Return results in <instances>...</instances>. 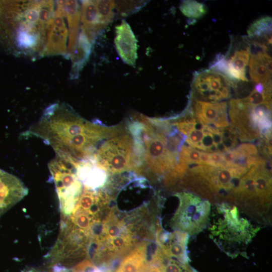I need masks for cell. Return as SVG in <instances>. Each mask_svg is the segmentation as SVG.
Here are the masks:
<instances>
[{"label": "cell", "mask_w": 272, "mask_h": 272, "mask_svg": "<svg viewBox=\"0 0 272 272\" xmlns=\"http://www.w3.org/2000/svg\"><path fill=\"white\" fill-rule=\"evenodd\" d=\"M210 236L227 254H238L245 250L260 228L242 217L238 208L222 202L211 210Z\"/></svg>", "instance_id": "cell-1"}, {"label": "cell", "mask_w": 272, "mask_h": 272, "mask_svg": "<svg viewBox=\"0 0 272 272\" xmlns=\"http://www.w3.org/2000/svg\"><path fill=\"white\" fill-rule=\"evenodd\" d=\"M144 272H162L160 268L156 266H147Z\"/></svg>", "instance_id": "cell-24"}, {"label": "cell", "mask_w": 272, "mask_h": 272, "mask_svg": "<svg viewBox=\"0 0 272 272\" xmlns=\"http://www.w3.org/2000/svg\"><path fill=\"white\" fill-rule=\"evenodd\" d=\"M2 6L0 5V10H1V9L2 8Z\"/></svg>", "instance_id": "cell-25"}, {"label": "cell", "mask_w": 272, "mask_h": 272, "mask_svg": "<svg viewBox=\"0 0 272 272\" xmlns=\"http://www.w3.org/2000/svg\"><path fill=\"white\" fill-rule=\"evenodd\" d=\"M250 57L249 48L236 51L228 60L221 58L213 65L216 71L225 75L229 79L247 81L246 66Z\"/></svg>", "instance_id": "cell-10"}, {"label": "cell", "mask_w": 272, "mask_h": 272, "mask_svg": "<svg viewBox=\"0 0 272 272\" xmlns=\"http://www.w3.org/2000/svg\"><path fill=\"white\" fill-rule=\"evenodd\" d=\"M249 65V75L253 82L263 84L271 83V58L266 52L252 54Z\"/></svg>", "instance_id": "cell-12"}, {"label": "cell", "mask_w": 272, "mask_h": 272, "mask_svg": "<svg viewBox=\"0 0 272 272\" xmlns=\"http://www.w3.org/2000/svg\"><path fill=\"white\" fill-rule=\"evenodd\" d=\"M119 133L99 145L94 154L97 165L111 174L135 168L141 160L132 137L127 133Z\"/></svg>", "instance_id": "cell-3"}, {"label": "cell", "mask_w": 272, "mask_h": 272, "mask_svg": "<svg viewBox=\"0 0 272 272\" xmlns=\"http://www.w3.org/2000/svg\"><path fill=\"white\" fill-rule=\"evenodd\" d=\"M114 43L116 51L127 64L134 67L137 59V40L127 22L123 20L115 27Z\"/></svg>", "instance_id": "cell-7"}, {"label": "cell", "mask_w": 272, "mask_h": 272, "mask_svg": "<svg viewBox=\"0 0 272 272\" xmlns=\"http://www.w3.org/2000/svg\"><path fill=\"white\" fill-rule=\"evenodd\" d=\"M207 130V125L206 124L202 130L193 129L187 135L186 138V142L192 148L200 143L202 140Z\"/></svg>", "instance_id": "cell-22"}, {"label": "cell", "mask_w": 272, "mask_h": 272, "mask_svg": "<svg viewBox=\"0 0 272 272\" xmlns=\"http://www.w3.org/2000/svg\"><path fill=\"white\" fill-rule=\"evenodd\" d=\"M139 124L137 144L143 150L144 159L148 168L153 173L162 174L170 171L178 163L179 149L166 138L163 131L156 129L150 119L142 117Z\"/></svg>", "instance_id": "cell-2"}, {"label": "cell", "mask_w": 272, "mask_h": 272, "mask_svg": "<svg viewBox=\"0 0 272 272\" xmlns=\"http://www.w3.org/2000/svg\"><path fill=\"white\" fill-rule=\"evenodd\" d=\"M146 257V248L140 245L124 258L116 272H144L147 267Z\"/></svg>", "instance_id": "cell-15"}, {"label": "cell", "mask_w": 272, "mask_h": 272, "mask_svg": "<svg viewBox=\"0 0 272 272\" xmlns=\"http://www.w3.org/2000/svg\"><path fill=\"white\" fill-rule=\"evenodd\" d=\"M62 10L58 7L54 20L49 26V34L45 53L46 54L65 52L67 30L65 25Z\"/></svg>", "instance_id": "cell-11"}, {"label": "cell", "mask_w": 272, "mask_h": 272, "mask_svg": "<svg viewBox=\"0 0 272 272\" xmlns=\"http://www.w3.org/2000/svg\"><path fill=\"white\" fill-rule=\"evenodd\" d=\"M101 24L105 28L114 18L115 3L113 1H95Z\"/></svg>", "instance_id": "cell-20"}, {"label": "cell", "mask_w": 272, "mask_h": 272, "mask_svg": "<svg viewBox=\"0 0 272 272\" xmlns=\"http://www.w3.org/2000/svg\"><path fill=\"white\" fill-rule=\"evenodd\" d=\"M144 4V2L137 1H116L115 3V7L120 15L125 16L129 13L135 12Z\"/></svg>", "instance_id": "cell-21"}, {"label": "cell", "mask_w": 272, "mask_h": 272, "mask_svg": "<svg viewBox=\"0 0 272 272\" xmlns=\"http://www.w3.org/2000/svg\"><path fill=\"white\" fill-rule=\"evenodd\" d=\"M59 4L65 16L69 27L68 52L72 56L75 52L79 31L80 11L78 3L75 1H60Z\"/></svg>", "instance_id": "cell-13"}, {"label": "cell", "mask_w": 272, "mask_h": 272, "mask_svg": "<svg viewBox=\"0 0 272 272\" xmlns=\"http://www.w3.org/2000/svg\"><path fill=\"white\" fill-rule=\"evenodd\" d=\"M179 9L184 15L191 19L200 18L207 13L206 6L195 1H184L181 3Z\"/></svg>", "instance_id": "cell-19"}, {"label": "cell", "mask_w": 272, "mask_h": 272, "mask_svg": "<svg viewBox=\"0 0 272 272\" xmlns=\"http://www.w3.org/2000/svg\"><path fill=\"white\" fill-rule=\"evenodd\" d=\"M196 117L203 123L218 128L229 125L225 102L212 103L196 101L194 105Z\"/></svg>", "instance_id": "cell-9"}, {"label": "cell", "mask_w": 272, "mask_h": 272, "mask_svg": "<svg viewBox=\"0 0 272 272\" xmlns=\"http://www.w3.org/2000/svg\"><path fill=\"white\" fill-rule=\"evenodd\" d=\"M193 88L203 99L215 101L230 96L231 82L223 74L216 71H206L197 74Z\"/></svg>", "instance_id": "cell-5"}, {"label": "cell", "mask_w": 272, "mask_h": 272, "mask_svg": "<svg viewBox=\"0 0 272 272\" xmlns=\"http://www.w3.org/2000/svg\"><path fill=\"white\" fill-rule=\"evenodd\" d=\"M179 205L171 219V225L188 235L198 234L210 222V202L189 192L177 194Z\"/></svg>", "instance_id": "cell-4"}, {"label": "cell", "mask_w": 272, "mask_h": 272, "mask_svg": "<svg viewBox=\"0 0 272 272\" xmlns=\"http://www.w3.org/2000/svg\"><path fill=\"white\" fill-rule=\"evenodd\" d=\"M83 31L91 42L104 28L101 23L95 1H85L82 6Z\"/></svg>", "instance_id": "cell-14"}, {"label": "cell", "mask_w": 272, "mask_h": 272, "mask_svg": "<svg viewBox=\"0 0 272 272\" xmlns=\"http://www.w3.org/2000/svg\"><path fill=\"white\" fill-rule=\"evenodd\" d=\"M271 18L266 17L255 21L249 27L247 33L251 39H266L271 42Z\"/></svg>", "instance_id": "cell-17"}, {"label": "cell", "mask_w": 272, "mask_h": 272, "mask_svg": "<svg viewBox=\"0 0 272 272\" xmlns=\"http://www.w3.org/2000/svg\"><path fill=\"white\" fill-rule=\"evenodd\" d=\"M189 235L179 230L164 233L157 238L158 247L166 256L182 263H186L188 256L187 245Z\"/></svg>", "instance_id": "cell-8"}, {"label": "cell", "mask_w": 272, "mask_h": 272, "mask_svg": "<svg viewBox=\"0 0 272 272\" xmlns=\"http://www.w3.org/2000/svg\"><path fill=\"white\" fill-rule=\"evenodd\" d=\"M153 259L154 261L160 264L162 272H187L188 269L186 263L165 255L158 247L154 254Z\"/></svg>", "instance_id": "cell-18"}, {"label": "cell", "mask_w": 272, "mask_h": 272, "mask_svg": "<svg viewBox=\"0 0 272 272\" xmlns=\"http://www.w3.org/2000/svg\"><path fill=\"white\" fill-rule=\"evenodd\" d=\"M237 149L244 156L248 157L250 156H256L257 150L256 148L252 144H242L240 145Z\"/></svg>", "instance_id": "cell-23"}, {"label": "cell", "mask_w": 272, "mask_h": 272, "mask_svg": "<svg viewBox=\"0 0 272 272\" xmlns=\"http://www.w3.org/2000/svg\"><path fill=\"white\" fill-rule=\"evenodd\" d=\"M28 193L27 187L19 178L0 168V217Z\"/></svg>", "instance_id": "cell-6"}, {"label": "cell", "mask_w": 272, "mask_h": 272, "mask_svg": "<svg viewBox=\"0 0 272 272\" xmlns=\"http://www.w3.org/2000/svg\"><path fill=\"white\" fill-rule=\"evenodd\" d=\"M91 43L85 34L82 32L78 39L75 52L76 54L73 56V71L75 76L79 74L88 58L91 52Z\"/></svg>", "instance_id": "cell-16"}]
</instances>
